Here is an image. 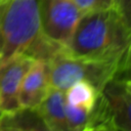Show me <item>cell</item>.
<instances>
[{
	"label": "cell",
	"mask_w": 131,
	"mask_h": 131,
	"mask_svg": "<svg viewBox=\"0 0 131 131\" xmlns=\"http://www.w3.org/2000/svg\"><path fill=\"white\" fill-rule=\"evenodd\" d=\"M35 59L20 54L0 66V113L12 112L18 107L21 81Z\"/></svg>",
	"instance_id": "6"
},
{
	"label": "cell",
	"mask_w": 131,
	"mask_h": 131,
	"mask_svg": "<svg viewBox=\"0 0 131 131\" xmlns=\"http://www.w3.org/2000/svg\"><path fill=\"white\" fill-rule=\"evenodd\" d=\"M38 4L42 34L64 47L83 12L73 0H38Z\"/></svg>",
	"instance_id": "5"
},
{
	"label": "cell",
	"mask_w": 131,
	"mask_h": 131,
	"mask_svg": "<svg viewBox=\"0 0 131 131\" xmlns=\"http://www.w3.org/2000/svg\"><path fill=\"white\" fill-rule=\"evenodd\" d=\"M130 19L113 5L83 13L63 53L78 58L113 60L130 54Z\"/></svg>",
	"instance_id": "1"
},
{
	"label": "cell",
	"mask_w": 131,
	"mask_h": 131,
	"mask_svg": "<svg viewBox=\"0 0 131 131\" xmlns=\"http://www.w3.org/2000/svg\"><path fill=\"white\" fill-rule=\"evenodd\" d=\"M124 71H130V54L120 59L95 60L67 55L62 49L49 62V81L52 88L61 91L79 81H86L100 91L110 79Z\"/></svg>",
	"instance_id": "3"
},
{
	"label": "cell",
	"mask_w": 131,
	"mask_h": 131,
	"mask_svg": "<svg viewBox=\"0 0 131 131\" xmlns=\"http://www.w3.org/2000/svg\"><path fill=\"white\" fill-rule=\"evenodd\" d=\"M78 8L83 12L105 9L115 4L116 0H73Z\"/></svg>",
	"instance_id": "12"
},
{
	"label": "cell",
	"mask_w": 131,
	"mask_h": 131,
	"mask_svg": "<svg viewBox=\"0 0 131 131\" xmlns=\"http://www.w3.org/2000/svg\"><path fill=\"white\" fill-rule=\"evenodd\" d=\"M64 107L63 91L51 87L46 97L36 108L49 131H69Z\"/></svg>",
	"instance_id": "8"
},
{
	"label": "cell",
	"mask_w": 131,
	"mask_h": 131,
	"mask_svg": "<svg viewBox=\"0 0 131 131\" xmlns=\"http://www.w3.org/2000/svg\"><path fill=\"white\" fill-rule=\"evenodd\" d=\"M98 92L94 86L86 81H79L63 91L66 103L88 113L92 110Z\"/></svg>",
	"instance_id": "10"
},
{
	"label": "cell",
	"mask_w": 131,
	"mask_h": 131,
	"mask_svg": "<svg viewBox=\"0 0 131 131\" xmlns=\"http://www.w3.org/2000/svg\"><path fill=\"white\" fill-rule=\"evenodd\" d=\"M50 88L49 62L35 59L21 81L18 94L20 107H37Z\"/></svg>",
	"instance_id": "7"
},
{
	"label": "cell",
	"mask_w": 131,
	"mask_h": 131,
	"mask_svg": "<svg viewBox=\"0 0 131 131\" xmlns=\"http://www.w3.org/2000/svg\"><path fill=\"white\" fill-rule=\"evenodd\" d=\"M7 2H8V0H0V9H1Z\"/></svg>",
	"instance_id": "13"
},
{
	"label": "cell",
	"mask_w": 131,
	"mask_h": 131,
	"mask_svg": "<svg viewBox=\"0 0 131 131\" xmlns=\"http://www.w3.org/2000/svg\"><path fill=\"white\" fill-rule=\"evenodd\" d=\"M0 114H1V113H0Z\"/></svg>",
	"instance_id": "14"
},
{
	"label": "cell",
	"mask_w": 131,
	"mask_h": 131,
	"mask_svg": "<svg viewBox=\"0 0 131 131\" xmlns=\"http://www.w3.org/2000/svg\"><path fill=\"white\" fill-rule=\"evenodd\" d=\"M130 71H124L110 79L89 112L86 130L131 131V82Z\"/></svg>",
	"instance_id": "4"
},
{
	"label": "cell",
	"mask_w": 131,
	"mask_h": 131,
	"mask_svg": "<svg viewBox=\"0 0 131 131\" xmlns=\"http://www.w3.org/2000/svg\"><path fill=\"white\" fill-rule=\"evenodd\" d=\"M66 120H67V126L69 131H82L86 130L87 122L89 113L72 106L68 103H66Z\"/></svg>",
	"instance_id": "11"
},
{
	"label": "cell",
	"mask_w": 131,
	"mask_h": 131,
	"mask_svg": "<svg viewBox=\"0 0 131 131\" xmlns=\"http://www.w3.org/2000/svg\"><path fill=\"white\" fill-rule=\"evenodd\" d=\"M40 35L38 0H8L0 9V66L26 54Z\"/></svg>",
	"instance_id": "2"
},
{
	"label": "cell",
	"mask_w": 131,
	"mask_h": 131,
	"mask_svg": "<svg viewBox=\"0 0 131 131\" xmlns=\"http://www.w3.org/2000/svg\"><path fill=\"white\" fill-rule=\"evenodd\" d=\"M0 130L48 131V128L36 107H18L0 114Z\"/></svg>",
	"instance_id": "9"
}]
</instances>
